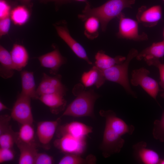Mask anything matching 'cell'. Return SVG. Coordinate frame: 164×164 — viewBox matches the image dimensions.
I'll list each match as a JSON object with an SVG mask.
<instances>
[{
  "instance_id": "cell-40",
  "label": "cell",
  "mask_w": 164,
  "mask_h": 164,
  "mask_svg": "<svg viewBox=\"0 0 164 164\" xmlns=\"http://www.w3.org/2000/svg\"><path fill=\"white\" fill-rule=\"evenodd\" d=\"M75 0L76 1H79V2H85L86 4L89 3V2H88L87 0Z\"/></svg>"
},
{
  "instance_id": "cell-26",
  "label": "cell",
  "mask_w": 164,
  "mask_h": 164,
  "mask_svg": "<svg viewBox=\"0 0 164 164\" xmlns=\"http://www.w3.org/2000/svg\"><path fill=\"white\" fill-rule=\"evenodd\" d=\"M96 159L92 155H88L85 159L80 155L74 154H66L58 162L59 164H92L96 163Z\"/></svg>"
},
{
  "instance_id": "cell-4",
  "label": "cell",
  "mask_w": 164,
  "mask_h": 164,
  "mask_svg": "<svg viewBox=\"0 0 164 164\" xmlns=\"http://www.w3.org/2000/svg\"><path fill=\"white\" fill-rule=\"evenodd\" d=\"M125 143V140L122 136L105 124L102 142L100 146L104 157L108 158L114 154L119 153Z\"/></svg>"
},
{
  "instance_id": "cell-33",
  "label": "cell",
  "mask_w": 164,
  "mask_h": 164,
  "mask_svg": "<svg viewBox=\"0 0 164 164\" xmlns=\"http://www.w3.org/2000/svg\"><path fill=\"white\" fill-rule=\"evenodd\" d=\"M149 66H154L159 69L160 74V81L159 84L164 89V64L161 63L159 60H154L146 63Z\"/></svg>"
},
{
  "instance_id": "cell-10",
  "label": "cell",
  "mask_w": 164,
  "mask_h": 164,
  "mask_svg": "<svg viewBox=\"0 0 164 164\" xmlns=\"http://www.w3.org/2000/svg\"><path fill=\"white\" fill-rule=\"evenodd\" d=\"M162 9L159 5L150 8L142 6L139 8L136 15L138 22L144 26L152 27L156 26L161 19Z\"/></svg>"
},
{
  "instance_id": "cell-41",
  "label": "cell",
  "mask_w": 164,
  "mask_h": 164,
  "mask_svg": "<svg viewBox=\"0 0 164 164\" xmlns=\"http://www.w3.org/2000/svg\"><path fill=\"white\" fill-rule=\"evenodd\" d=\"M159 164H164V159H161Z\"/></svg>"
},
{
  "instance_id": "cell-12",
  "label": "cell",
  "mask_w": 164,
  "mask_h": 164,
  "mask_svg": "<svg viewBox=\"0 0 164 164\" xmlns=\"http://www.w3.org/2000/svg\"><path fill=\"white\" fill-rule=\"evenodd\" d=\"M147 143L139 142L132 146L133 155L139 162L144 164H159L161 159L155 150L147 147Z\"/></svg>"
},
{
  "instance_id": "cell-44",
  "label": "cell",
  "mask_w": 164,
  "mask_h": 164,
  "mask_svg": "<svg viewBox=\"0 0 164 164\" xmlns=\"http://www.w3.org/2000/svg\"><path fill=\"white\" fill-rule=\"evenodd\" d=\"M164 1V0H163Z\"/></svg>"
},
{
  "instance_id": "cell-22",
  "label": "cell",
  "mask_w": 164,
  "mask_h": 164,
  "mask_svg": "<svg viewBox=\"0 0 164 164\" xmlns=\"http://www.w3.org/2000/svg\"><path fill=\"white\" fill-rule=\"evenodd\" d=\"M0 75L5 79L12 77L15 70L10 52L0 46Z\"/></svg>"
},
{
  "instance_id": "cell-29",
  "label": "cell",
  "mask_w": 164,
  "mask_h": 164,
  "mask_svg": "<svg viewBox=\"0 0 164 164\" xmlns=\"http://www.w3.org/2000/svg\"><path fill=\"white\" fill-rule=\"evenodd\" d=\"M17 137V132H14L10 127L0 134V148H12Z\"/></svg>"
},
{
  "instance_id": "cell-42",
  "label": "cell",
  "mask_w": 164,
  "mask_h": 164,
  "mask_svg": "<svg viewBox=\"0 0 164 164\" xmlns=\"http://www.w3.org/2000/svg\"><path fill=\"white\" fill-rule=\"evenodd\" d=\"M160 96L161 97L164 98V92H163L161 94Z\"/></svg>"
},
{
  "instance_id": "cell-37",
  "label": "cell",
  "mask_w": 164,
  "mask_h": 164,
  "mask_svg": "<svg viewBox=\"0 0 164 164\" xmlns=\"http://www.w3.org/2000/svg\"><path fill=\"white\" fill-rule=\"evenodd\" d=\"M6 109H9L7 107H6L2 102L0 101V111Z\"/></svg>"
},
{
  "instance_id": "cell-30",
  "label": "cell",
  "mask_w": 164,
  "mask_h": 164,
  "mask_svg": "<svg viewBox=\"0 0 164 164\" xmlns=\"http://www.w3.org/2000/svg\"><path fill=\"white\" fill-rule=\"evenodd\" d=\"M152 134L155 139L161 142H164V111L160 119L154 121Z\"/></svg>"
},
{
  "instance_id": "cell-31",
  "label": "cell",
  "mask_w": 164,
  "mask_h": 164,
  "mask_svg": "<svg viewBox=\"0 0 164 164\" xmlns=\"http://www.w3.org/2000/svg\"><path fill=\"white\" fill-rule=\"evenodd\" d=\"M15 153L12 148H0V163L10 161L14 159Z\"/></svg>"
},
{
  "instance_id": "cell-17",
  "label": "cell",
  "mask_w": 164,
  "mask_h": 164,
  "mask_svg": "<svg viewBox=\"0 0 164 164\" xmlns=\"http://www.w3.org/2000/svg\"><path fill=\"white\" fill-rule=\"evenodd\" d=\"M64 95L57 93L43 94L38 99L48 107L52 113L57 114L65 110L67 101Z\"/></svg>"
},
{
  "instance_id": "cell-28",
  "label": "cell",
  "mask_w": 164,
  "mask_h": 164,
  "mask_svg": "<svg viewBox=\"0 0 164 164\" xmlns=\"http://www.w3.org/2000/svg\"><path fill=\"white\" fill-rule=\"evenodd\" d=\"M84 34L88 39H93L99 35L100 22L98 19L93 16L89 17L84 21Z\"/></svg>"
},
{
  "instance_id": "cell-1",
  "label": "cell",
  "mask_w": 164,
  "mask_h": 164,
  "mask_svg": "<svg viewBox=\"0 0 164 164\" xmlns=\"http://www.w3.org/2000/svg\"><path fill=\"white\" fill-rule=\"evenodd\" d=\"M135 2V0H108L101 5L94 8H91L88 3L86 4L82 14L78 16L84 21L89 17H96L100 22L102 30L105 31L111 20L117 17L124 9L132 8Z\"/></svg>"
},
{
  "instance_id": "cell-24",
  "label": "cell",
  "mask_w": 164,
  "mask_h": 164,
  "mask_svg": "<svg viewBox=\"0 0 164 164\" xmlns=\"http://www.w3.org/2000/svg\"><path fill=\"white\" fill-rule=\"evenodd\" d=\"M95 58V66L100 70H104L121 63L126 57L118 55L112 57L105 54L104 51L100 50L97 53Z\"/></svg>"
},
{
  "instance_id": "cell-13",
  "label": "cell",
  "mask_w": 164,
  "mask_h": 164,
  "mask_svg": "<svg viewBox=\"0 0 164 164\" xmlns=\"http://www.w3.org/2000/svg\"><path fill=\"white\" fill-rule=\"evenodd\" d=\"M58 35L62 39L74 53L79 57L85 60L89 64H92L85 50L70 35L66 26L55 25Z\"/></svg>"
},
{
  "instance_id": "cell-5",
  "label": "cell",
  "mask_w": 164,
  "mask_h": 164,
  "mask_svg": "<svg viewBox=\"0 0 164 164\" xmlns=\"http://www.w3.org/2000/svg\"><path fill=\"white\" fill-rule=\"evenodd\" d=\"M117 18L119 20L118 31L117 34L118 38L136 41L148 39L146 33H139L137 21L126 17L122 12Z\"/></svg>"
},
{
  "instance_id": "cell-43",
  "label": "cell",
  "mask_w": 164,
  "mask_h": 164,
  "mask_svg": "<svg viewBox=\"0 0 164 164\" xmlns=\"http://www.w3.org/2000/svg\"><path fill=\"white\" fill-rule=\"evenodd\" d=\"M163 40H164V28L163 29Z\"/></svg>"
},
{
  "instance_id": "cell-35",
  "label": "cell",
  "mask_w": 164,
  "mask_h": 164,
  "mask_svg": "<svg viewBox=\"0 0 164 164\" xmlns=\"http://www.w3.org/2000/svg\"><path fill=\"white\" fill-rule=\"evenodd\" d=\"M10 6L5 0H0V19L9 16L11 12Z\"/></svg>"
},
{
  "instance_id": "cell-27",
  "label": "cell",
  "mask_w": 164,
  "mask_h": 164,
  "mask_svg": "<svg viewBox=\"0 0 164 164\" xmlns=\"http://www.w3.org/2000/svg\"><path fill=\"white\" fill-rule=\"evenodd\" d=\"M32 125L30 123L21 124L19 132H17L16 140L28 144L35 143V132Z\"/></svg>"
},
{
  "instance_id": "cell-2",
  "label": "cell",
  "mask_w": 164,
  "mask_h": 164,
  "mask_svg": "<svg viewBox=\"0 0 164 164\" xmlns=\"http://www.w3.org/2000/svg\"><path fill=\"white\" fill-rule=\"evenodd\" d=\"M84 86L79 83L76 84L72 92L75 98L67 106L61 117H90L94 118V106L99 95L93 89L86 90Z\"/></svg>"
},
{
  "instance_id": "cell-18",
  "label": "cell",
  "mask_w": 164,
  "mask_h": 164,
  "mask_svg": "<svg viewBox=\"0 0 164 164\" xmlns=\"http://www.w3.org/2000/svg\"><path fill=\"white\" fill-rule=\"evenodd\" d=\"M164 56V40L153 43L138 53L136 58L138 60L144 59L146 63L151 61L159 60Z\"/></svg>"
},
{
  "instance_id": "cell-9",
  "label": "cell",
  "mask_w": 164,
  "mask_h": 164,
  "mask_svg": "<svg viewBox=\"0 0 164 164\" xmlns=\"http://www.w3.org/2000/svg\"><path fill=\"white\" fill-rule=\"evenodd\" d=\"M61 78L60 74L51 77L43 73L41 81L36 89L37 99L39 96L45 94L57 93L64 96L67 89L61 82Z\"/></svg>"
},
{
  "instance_id": "cell-20",
  "label": "cell",
  "mask_w": 164,
  "mask_h": 164,
  "mask_svg": "<svg viewBox=\"0 0 164 164\" xmlns=\"http://www.w3.org/2000/svg\"><path fill=\"white\" fill-rule=\"evenodd\" d=\"M15 144L20 152L19 164H33L35 157L38 152L36 143L28 144L16 140Z\"/></svg>"
},
{
  "instance_id": "cell-3",
  "label": "cell",
  "mask_w": 164,
  "mask_h": 164,
  "mask_svg": "<svg viewBox=\"0 0 164 164\" xmlns=\"http://www.w3.org/2000/svg\"><path fill=\"white\" fill-rule=\"evenodd\" d=\"M138 54L137 50L132 48L129 51L125 60L123 62L106 69L101 70L105 80L120 85L128 94L135 98L137 96L130 86L128 70L130 61L134 58H136Z\"/></svg>"
},
{
  "instance_id": "cell-19",
  "label": "cell",
  "mask_w": 164,
  "mask_h": 164,
  "mask_svg": "<svg viewBox=\"0 0 164 164\" xmlns=\"http://www.w3.org/2000/svg\"><path fill=\"white\" fill-rule=\"evenodd\" d=\"M15 70H22L28 64L29 55L25 47L18 44L13 45L10 52Z\"/></svg>"
},
{
  "instance_id": "cell-25",
  "label": "cell",
  "mask_w": 164,
  "mask_h": 164,
  "mask_svg": "<svg viewBox=\"0 0 164 164\" xmlns=\"http://www.w3.org/2000/svg\"><path fill=\"white\" fill-rule=\"evenodd\" d=\"M10 15L12 21L15 25L21 26L29 20L30 13L24 6H18L11 10Z\"/></svg>"
},
{
  "instance_id": "cell-23",
  "label": "cell",
  "mask_w": 164,
  "mask_h": 164,
  "mask_svg": "<svg viewBox=\"0 0 164 164\" xmlns=\"http://www.w3.org/2000/svg\"><path fill=\"white\" fill-rule=\"evenodd\" d=\"M81 80L85 87L95 85L97 88L103 85L106 80L101 70L95 66H93L89 71L84 72L82 76Z\"/></svg>"
},
{
  "instance_id": "cell-39",
  "label": "cell",
  "mask_w": 164,
  "mask_h": 164,
  "mask_svg": "<svg viewBox=\"0 0 164 164\" xmlns=\"http://www.w3.org/2000/svg\"><path fill=\"white\" fill-rule=\"evenodd\" d=\"M23 4L28 5L29 4L32 0H20Z\"/></svg>"
},
{
  "instance_id": "cell-15",
  "label": "cell",
  "mask_w": 164,
  "mask_h": 164,
  "mask_svg": "<svg viewBox=\"0 0 164 164\" xmlns=\"http://www.w3.org/2000/svg\"><path fill=\"white\" fill-rule=\"evenodd\" d=\"M60 118L55 121L40 122L37 124L36 134L40 143L43 145L49 144L58 125Z\"/></svg>"
},
{
  "instance_id": "cell-8",
  "label": "cell",
  "mask_w": 164,
  "mask_h": 164,
  "mask_svg": "<svg viewBox=\"0 0 164 164\" xmlns=\"http://www.w3.org/2000/svg\"><path fill=\"white\" fill-rule=\"evenodd\" d=\"M31 98L19 94L11 110V117L21 124H33Z\"/></svg>"
},
{
  "instance_id": "cell-38",
  "label": "cell",
  "mask_w": 164,
  "mask_h": 164,
  "mask_svg": "<svg viewBox=\"0 0 164 164\" xmlns=\"http://www.w3.org/2000/svg\"><path fill=\"white\" fill-rule=\"evenodd\" d=\"M67 0H41V1L43 2H49L53 1L55 2H62Z\"/></svg>"
},
{
  "instance_id": "cell-11",
  "label": "cell",
  "mask_w": 164,
  "mask_h": 164,
  "mask_svg": "<svg viewBox=\"0 0 164 164\" xmlns=\"http://www.w3.org/2000/svg\"><path fill=\"white\" fill-rule=\"evenodd\" d=\"M99 113L101 117L105 118V124L122 136L127 134L131 135L133 133L134 126L127 124L123 120L118 117L113 111L101 110Z\"/></svg>"
},
{
  "instance_id": "cell-32",
  "label": "cell",
  "mask_w": 164,
  "mask_h": 164,
  "mask_svg": "<svg viewBox=\"0 0 164 164\" xmlns=\"http://www.w3.org/2000/svg\"><path fill=\"white\" fill-rule=\"evenodd\" d=\"M54 162L53 158L49 155L38 152L35 157L33 164H52Z\"/></svg>"
},
{
  "instance_id": "cell-6",
  "label": "cell",
  "mask_w": 164,
  "mask_h": 164,
  "mask_svg": "<svg viewBox=\"0 0 164 164\" xmlns=\"http://www.w3.org/2000/svg\"><path fill=\"white\" fill-rule=\"evenodd\" d=\"M149 71L144 67L133 70L132 73L131 83L134 86H140L151 97L156 100L159 91L157 81L149 76Z\"/></svg>"
},
{
  "instance_id": "cell-7",
  "label": "cell",
  "mask_w": 164,
  "mask_h": 164,
  "mask_svg": "<svg viewBox=\"0 0 164 164\" xmlns=\"http://www.w3.org/2000/svg\"><path fill=\"white\" fill-rule=\"evenodd\" d=\"M54 141L55 146L66 154L80 155L85 150L86 146V138H78L68 134L58 136Z\"/></svg>"
},
{
  "instance_id": "cell-16",
  "label": "cell",
  "mask_w": 164,
  "mask_h": 164,
  "mask_svg": "<svg viewBox=\"0 0 164 164\" xmlns=\"http://www.w3.org/2000/svg\"><path fill=\"white\" fill-rule=\"evenodd\" d=\"M92 128L82 123L73 121L60 126L57 136L68 134L78 138H85L92 132Z\"/></svg>"
},
{
  "instance_id": "cell-36",
  "label": "cell",
  "mask_w": 164,
  "mask_h": 164,
  "mask_svg": "<svg viewBox=\"0 0 164 164\" xmlns=\"http://www.w3.org/2000/svg\"><path fill=\"white\" fill-rule=\"evenodd\" d=\"M0 134L9 129L11 126L9 125L11 118L7 115H1L0 117Z\"/></svg>"
},
{
  "instance_id": "cell-14",
  "label": "cell",
  "mask_w": 164,
  "mask_h": 164,
  "mask_svg": "<svg viewBox=\"0 0 164 164\" xmlns=\"http://www.w3.org/2000/svg\"><path fill=\"white\" fill-rule=\"evenodd\" d=\"M41 66L50 69V74L56 75L60 67L66 62L59 50L55 49L53 50L37 57Z\"/></svg>"
},
{
  "instance_id": "cell-21",
  "label": "cell",
  "mask_w": 164,
  "mask_h": 164,
  "mask_svg": "<svg viewBox=\"0 0 164 164\" xmlns=\"http://www.w3.org/2000/svg\"><path fill=\"white\" fill-rule=\"evenodd\" d=\"M22 90L20 94L33 99H37L34 73L23 70L20 73Z\"/></svg>"
},
{
  "instance_id": "cell-34",
  "label": "cell",
  "mask_w": 164,
  "mask_h": 164,
  "mask_svg": "<svg viewBox=\"0 0 164 164\" xmlns=\"http://www.w3.org/2000/svg\"><path fill=\"white\" fill-rule=\"evenodd\" d=\"M11 20L9 16L0 19V36L1 37L8 32L10 27Z\"/></svg>"
}]
</instances>
